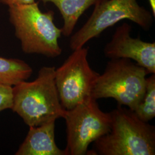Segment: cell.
Masks as SVG:
<instances>
[{
    "label": "cell",
    "instance_id": "7c38bea8",
    "mask_svg": "<svg viewBox=\"0 0 155 155\" xmlns=\"http://www.w3.org/2000/svg\"><path fill=\"white\" fill-rule=\"evenodd\" d=\"M143 121L149 122L155 117V75L146 78L145 91L143 98L133 110Z\"/></svg>",
    "mask_w": 155,
    "mask_h": 155
},
{
    "label": "cell",
    "instance_id": "52a82bcc",
    "mask_svg": "<svg viewBox=\"0 0 155 155\" xmlns=\"http://www.w3.org/2000/svg\"><path fill=\"white\" fill-rule=\"evenodd\" d=\"M89 48L73 50L61 66L56 68L55 82L61 105L65 110L74 108L91 97L94 84L98 77L90 66Z\"/></svg>",
    "mask_w": 155,
    "mask_h": 155
},
{
    "label": "cell",
    "instance_id": "7a4b0ae2",
    "mask_svg": "<svg viewBox=\"0 0 155 155\" xmlns=\"http://www.w3.org/2000/svg\"><path fill=\"white\" fill-rule=\"evenodd\" d=\"M55 69L43 67L33 81H23L13 87L11 109L29 127L56 121L65 114L56 86Z\"/></svg>",
    "mask_w": 155,
    "mask_h": 155
},
{
    "label": "cell",
    "instance_id": "6da1fadb",
    "mask_svg": "<svg viewBox=\"0 0 155 155\" xmlns=\"http://www.w3.org/2000/svg\"><path fill=\"white\" fill-rule=\"evenodd\" d=\"M110 113V131L94 141L87 155H155L153 125L143 121L133 110L121 106Z\"/></svg>",
    "mask_w": 155,
    "mask_h": 155
},
{
    "label": "cell",
    "instance_id": "ba28073f",
    "mask_svg": "<svg viewBox=\"0 0 155 155\" xmlns=\"http://www.w3.org/2000/svg\"><path fill=\"white\" fill-rule=\"evenodd\" d=\"M132 26L123 23L118 26L104 48V55L110 59L132 60L144 68L149 74H155V43L133 38Z\"/></svg>",
    "mask_w": 155,
    "mask_h": 155
},
{
    "label": "cell",
    "instance_id": "9a60e30c",
    "mask_svg": "<svg viewBox=\"0 0 155 155\" xmlns=\"http://www.w3.org/2000/svg\"><path fill=\"white\" fill-rule=\"evenodd\" d=\"M149 1V4H150V8L152 9V15L153 17L155 16V0H148Z\"/></svg>",
    "mask_w": 155,
    "mask_h": 155
},
{
    "label": "cell",
    "instance_id": "3957f363",
    "mask_svg": "<svg viewBox=\"0 0 155 155\" xmlns=\"http://www.w3.org/2000/svg\"><path fill=\"white\" fill-rule=\"evenodd\" d=\"M9 14L24 52L52 58L61 55L59 39L62 31L54 24V11L42 12L39 3L34 2L9 6Z\"/></svg>",
    "mask_w": 155,
    "mask_h": 155
},
{
    "label": "cell",
    "instance_id": "5bb4252c",
    "mask_svg": "<svg viewBox=\"0 0 155 155\" xmlns=\"http://www.w3.org/2000/svg\"><path fill=\"white\" fill-rule=\"evenodd\" d=\"M34 2L35 0H0V3L8 6L31 4Z\"/></svg>",
    "mask_w": 155,
    "mask_h": 155
},
{
    "label": "cell",
    "instance_id": "30bf717a",
    "mask_svg": "<svg viewBox=\"0 0 155 155\" xmlns=\"http://www.w3.org/2000/svg\"><path fill=\"white\" fill-rule=\"evenodd\" d=\"M44 4L51 2L58 8L63 19L62 35L69 37L72 35L79 18L91 6L106 0H40Z\"/></svg>",
    "mask_w": 155,
    "mask_h": 155
},
{
    "label": "cell",
    "instance_id": "277c9868",
    "mask_svg": "<svg viewBox=\"0 0 155 155\" xmlns=\"http://www.w3.org/2000/svg\"><path fill=\"white\" fill-rule=\"evenodd\" d=\"M148 74L144 68L132 60L111 59L97 78L91 97L96 100L113 98L118 105L133 110L145 93Z\"/></svg>",
    "mask_w": 155,
    "mask_h": 155
},
{
    "label": "cell",
    "instance_id": "5b68a950",
    "mask_svg": "<svg viewBox=\"0 0 155 155\" xmlns=\"http://www.w3.org/2000/svg\"><path fill=\"white\" fill-rule=\"evenodd\" d=\"M129 20L143 30L148 31L153 22V15L137 0H106L94 6L87 21L70 38L69 46L73 51L84 47L89 41L98 38L105 30L117 22Z\"/></svg>",
    "mask_w": 155,
    "mask_h": 155
},
{
    "label": "cell",
    "instance_id": "8992f818",
    "mask_svg": "<svg viewBox=\"0 0 155 155\" xmlns=\"http://www.w3.org/2000/svg\"><path fill=\"white\" fill-rule=\"evenodd\" d=\"M67 155H87L89 145L110 130V113L101 110L90 97L74 108L66 110Z\"/></svg>",
    "mask_w": 155,
    "mask_h": 155
},
{
    "label": "cell",
    "instance_id": "8fae6325",
    "mask_svg": "<svg viewBox=\"0 0 155 155\" xmlns=\"http://www.w3.org/2000/svg\"><path fill=\"white\" fill-rule=\"evenodd\" d=\"M33 70L26 62L17 59L0 57V83L11 86L25 81Z\"/></svg>",
    "mask_w": 155,
    "mask_h": 155
},
{
    "label": "cell",
    "instance_id": "9c48e42d",
    "mask_svg": "<svg viewBox=\"0 0 155 155\" xmlns=\"http://www.w3.org/2000/svg\"><path fill=\"white\" fill-rule=\"evenodd\" d=\"M56 121L29 127L28 134L16 155H67L57 146L55 139Z\"/></svg>",
    "mask_w": 155,
    "mask_h": 155
},
{
    "label": "cell",
    "instance_id": "4fadbf2b",
    "mask_svg": "<svg viewBox=\"0 0 155 155\" xmlns=\"http://www.w3.org/2000/svg\"><path fill=\"white\" fill-rule=\"evenodd\" d=\"M13 105V87L0 83V111L11 109Z\"/></svg>",
    "mask_w": 155,
    "mask_h": 155
}]
</instances>
